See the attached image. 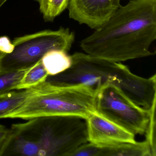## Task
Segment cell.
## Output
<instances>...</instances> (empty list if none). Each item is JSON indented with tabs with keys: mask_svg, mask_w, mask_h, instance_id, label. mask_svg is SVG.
Here are the masks:
<instances>
[{
	"mask_svg": "<svg viewBox=\"0 0 156 156\" xmlns=\"http://www.w3.org/2000/svg\"><path fill=\"white\" fill-rule=\"evenodd\" d=\"M156 39V0H130L80 47L87 54L120 62L153 55Z\"/></svg>",
	"mask_w": 156,
	"mask_h": 156,
	"instance_id": "obj_1",
	"label": "cell"
},
{
	"mask_svg": "<svg viewBox=\"0 0 156 156\" xmlns=\"http://www.w3.org/2000/svg\"><path fill=\"white\" fill-rule=\"evenodd\" d=\"M10 129L3 156H70L88 142L86 119L74 116L35 118Z\"/></svg>",
	"mask_w": 156,
	"mask_h": 156,
	"instance_id": "obj_2",
	"label": "cell"
},
{
	"mask_svg": "<svg viewBox=\"0 0 156 156\" xmlns=\"http://www.w3.org/2000/svg\"><path fill=\"white\" fill-rule=\"evenodd\" d=\"M69 69L46 81L58 85L84 83L95 88L107 83L116 86L135 104L149 110L156 100V74L148 78L132 73L120 62L76 52Z\"/></svg>",
	"mask_w": 156,
	"mask_h": 156,
	"instance_id": "obj_3",
	"label": "cell"
},
{
	"mask_svg": "<svg viewBox=\"0 0 156 156\" xmlns=\"http://www.w3.org/2000/svg\"><path fill=\"white\" fill-rule=\"evenodd\" d=\"M97 91V88L84 83L58 85L46 81L4 118L28 120L41 117L74 116L86 119L95 111Z\"/></svg>",
	"mask_w": 156,
	"mask_h": 156,
	"instance_id": "obj_4",
	"label": "cell"
},
{
	"mask_svg": "<svg viewBox=\"0 0 156 156\" xmlns=\"http://www.w3.org/2000/svg\"><path fill=\"white\" fill-rule=\"evenodd\" d=\"M75 41V34L68 28L46 30L14 39L13 51L0 52V70H20L30 68L41 60L45 54L53 50L68 52Z\"/></svg>",
	"mask_w": 156,
	"mask_h": 156,
	"instance_id": "obj_5",
	"label": "cell"
},
{
	"mask_svg": "<svg viewBox=\"0 0 156 156\" xmlns=\"http://www.w3.org/2000/svg\"><path fill=\"white\" fill-rule=\"evenodd\" d=\"M95 112L134 135L145 134L150 118L147 110L135 104L111 83L98 87Z\"/></svg>",
	"mask_w": 156,
	"mask_h": 156,
	"instance_id": "obj_6",
	"label": "cell"
},
{
	"mask_svg": "<svg viewBox=\"0 0 156 156\" xmlns=\"http://www.w3.org/2000/svg\"><path fill=\"white\" fill-rule=\"evenodd\" d=\"M121 0H70V19L96 30L105 23L121 6Z\"/></svg>",
	"mask_w": 156,
	"mask_h": 156,
	"instance_id": "obj_7",
	"label": "cell"
},
{
	"mask_svg": "<svg viewBox=\"0 0 156 156\" xmlns=\"http://www.w3.org/2000/svg\"><path fill=\"white\" fill-rule=\"evenodd\" d=\"M88 141L100 146L136 143L135 135L95 111L86 119Z\"/></svg>",
	"mask_w": 156,
	"mask_h": 156,
	"instance_id": "obj_8",
	"label": "cell"
},
{
	"mask_svg": "<svg viewBox=\"0 0 156 156\" xmlns=\"http://www.w3.org/2000/svg\"><path fill=\"white\" fill-rule=\"evenodd\" d=\"M81 152L84 156H152L149 145L146 140L105 146L89 142L82 146Z\"/></svg>",
	"mask_w": 156,
	"mask_h": 156,
	"instance_id": "obj_9",
	"label": "cell"
},
{
	"mask_svg": "<svg viewBox=\"0 0 156 156\" xmlns=\"http://www.w3.org/2000/svg\"><path fill=\"white\" fill-rule=\"evenodd\" d=\"M41 61L49 76L63 73L69 69L72 65L71 55L62 50L49 51L44 55Z\"/></svg>",
	"mask_w": 156,
	"mask_h": 156,
	"instance_id": "obj_10",
	"label": "cell"
},
{
	"mask_svg": "<svg viewBox=\"0 0 156 156\" xmlns=\"http://www.w3.org/2000/svg\"><path fill=\"white\" fill-rule=\"evenodd\" d=\"M36 87L18 91L12 90L0 95V119H4L7 115L20 107L35 91Z\"/></svg>",
	"mask_w": 156,
	"mask_h": 156,
	"instance_id": "obj_11",
	"label": "cell"
},
{
	"mask_svg": "<svg viewBox=\"0 0 156 156\" xmlns=\"http://www.w3.org/2000/svg\"><path fill=\"white\" fill-rule=\"evenodd\" d=\"M48 76L41 60L27 70L15 90L30 89L38 86L46 82Z\"/></svg>",
	"mask_w": 156,
	"mask_h": 156,
	"instance_id": "obj_12",
	"label": "cell"
},
{
	"mask_svg": "<svg viewBox=\"0 0 156 156\" xmlns=\"http://www.w3.org/2000/svg\"><path fill=\"white\" fill-rule=\"evenodd\" d=\"M40 10L46 22H52L68 8L70 0H38Z\"/></svg>",
	"mask_w": 156,
	"mask_h": 156,
	"instance_id": "obj_13",
	"label": "cell"
},
{
	"mask_svg": "<svg viewBox=\"0 0 156 156\" xmlns=\"http://www.w3.org/2000/svg\"><path fill=\"white\" fill-rule=\"evenodd\" d=\"M30 68L9 71L0 70V95L15 90V88Z\"/></svg>",
	"mask_w": 156,
	"mask_h": 156,
	"instance_id": "obj_14",
	"label": "cell"
},
{
	"mask_svg": "<svg viewBox=\"0 0 156 156\" xmlns=\"http://www.w3.org/2000/svg\"><path fill=\"white\" fill-rule=\"evenodd\" d=\"M156 100L154 101L149 109L150 118L147 127L146 129V141L148 142L151 150L152 156H156V119L155 108Z\"/></svg>",
	"mask_w": 156,
	"mask_h": 156,
	"instance_id": "obj_15",
	"label": "cell"
},
{
	"mask_svg": "<svg viewBox=\"0 0 156 156\" xmlns=\"http://www.w3.org/2000/svg\"><path fill=\"white\" fill-rule=\"evenodd\" d=\"M10 129L0 124V156H3L10 136Z\"/></svg>",
	"mask_w": 156,
	"mask_h": 156,
	"instance_id": "obj_16",
	"label": "cell"
},
{
	"mask_svg": "<svg viewBox=\"0 0 156 156\" xmlns=\"http://www.w3.org/2000/svg\"><path fill=\"white\" fill-rule=\"evenodd\" d=\"M14 45L7 36L0 37V52L10 54L13 51Z\"/></svg>",
	"mask_w": 156,
	"mask_h": 156,
	"instance_id": "obj_17",
	"label": "cell"
},
{
	"mask_svg": "<svg viewBox=\"0 0 156 156\" xmlns=\"http://www.w3.org/2000/svg\"><path fill=\"white\" fill-rule=\"evenodd\" d=\"M7 0H0V8L4 4Z\"/></svg>",
	"mask_w": 156,
	"mask_h": 156,
	"instance_id": "obj_18",
	"label": "cell"
}]
</instances>
